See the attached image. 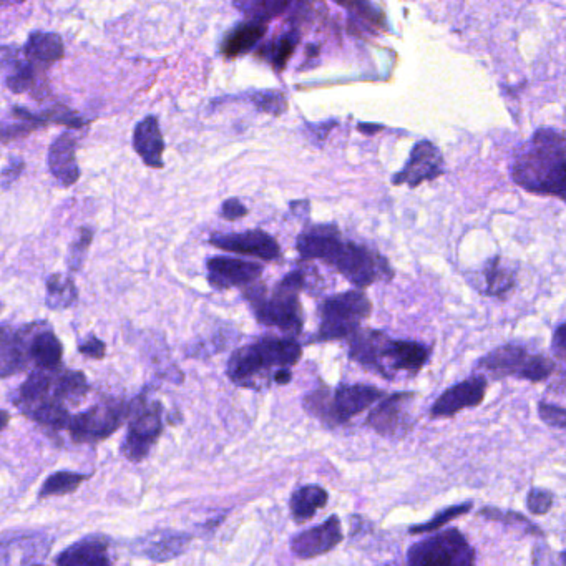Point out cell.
Listing matches in <instances>:
<instances>
[{
    "label": "cell",
    "mask_w": 566,
    "mask_h": 566,
    "mask_svg": "<svg viewBox=\"0 0 566 566\" xmlns=\"http://www.w3.org/2000/svg\"><path fill=\"white\" fill-rule=\"evenodd\" d=\"M10 50L4 49V69L7 72L5 85L15 93L27 92L34 85V64L27 57H20L17 50L9 54Z\"/></svg>",
    "instance_id": "4dcf8cb0"
},
{
    "label": "cell",
    "mask_w": 566,
    "mask_h": 566,
    "mask_svg": "<svg viewBox=\"0 0 566 566\" xmlns=\"http://www.w3.org/2000/svg\"><path fill=\"white\" fill-rule=\"evenodd\" d=\"M64 347L52 331H40L29 339L30 361L45 371H55L62 364Z\"/></svg>",
    "instance_id": "484cf974"
},
{
    "label": "cell",
    "mask_w": 566,
    "mask_h": 566,
    "mask_svg": "<svg viewBox=\"0 0 566 566\" xmlns=\"http://www.w3.org/2000/svg\"><path fill=\"white\" fill-rule=\"evenodd\" d=\"M484 293L490 298L505 299L515 288V273L500 256L488 259L484 266Z\"/></svg>",
    "instance_id": "f546056e"
},
{
    "label": "cell",
    "mask_w": 566,
    "mask_h": 566,
    "mask_svg": "<svg viewBox=\"0 0 566 566\" xmlns=\"http://www.w3.org/2000/svg\"><path fill=\"white\" fill-rule=\"evenodd\" d=\"M560 560H562V563H565L566 565V552L562 553V558H560Z\"/></svg>",
    "instance_id": "f5cc1de1"
},
{
    "label": "cell",
    "mask_w": 566,
    "mask_h": 566,
    "mask_svg": "<svg viewBox=\"0 0 566 566\" xmlns=\"http://www.w3.org/2000/svg\"><path fill=\"white\" fill-rule=\"evenodd\" d=\"M407 563L412 566H472L475 565V550L464 533L449 528L412 545Z\"/></svg>",
    "instance_id": "8992f818"
},
{
    "label": "cell",
    "mask_w": 566,
    "mask_h": 566,
    "mask_svg": "<svg viewBox=\"0 0 566 566\" xmlns=\"http://www.w3.org/2000/svg\"><path fill=\"white\" fill-rule=\"evenodd\" d=\"M79 298V291L69 276L55 273L47 279V306L55 311L74 306Z\"/></svg>",
    "instance_id": "1f68e13d"
},
{
    "label": "cell",
    "mask_w": 566,
    "mask_h": 566,
    "mask_svg": "<svg viewBox=\"0 0 566 566\" xmlns=\"http://www.w3.org/2000/svg\"><path fill=\"white\" fill-rule=\"evenodd\" d=\"M342 243L341 233L334 225L313 226L299 235L296 248L303 259H323L329 263Z\"/></svg>",
    "instance_id": "d6986e66"
},
{
    "label": "cell",
    "mask_w": 566,
    "mask_h": 566,
    "mask_svg": "<svg viewBox=\"0 0 566 566\" xmlns=\"http://www.w3.org/2000/svg\"><path fill=\"white\" fill-rule=\"evenodd\" d=\"M133 147L142 158L143 163L152 168H162L163 143L162 130L155 117H147L138 123L133 135Z\"/></svg>",
    "instance_id": "cb8c5ba5"
},
{
    "label": "cell",
    "mask_w": 566,
    "mask_h": 566,
    "mask_svg": "<svg viewBox=\"0 0 566 566\" xmlns=\"http://www.w3.org/2000/svg\"><path fill=\"white\" fill-rule=\"evenodd\" d=\"M327 500H329V495L319 485H306V487L298 488L291 495V502H289L294 522H308L318 513V510L326 507Z\"/></svg>",
    "instance_id": "83f0119b"
},
{
    "label": "cell",
    "mask_w": 566,
    "mask_h": 566,
    "mask_svg": "<svg viewBox=\"0 0 566 566\" xmlns=\"http://www.w3.org/2000/svg\"><path fill=\"white\" fill-rule=\"evenodd\" d=\"M208 281L215 289L251 286L263 274V266L251 261L216 256L208 259Z\"/></svg>",
    "instance_id": "e0dca14e"
},
{
    "label": "cell",
    "mask_w": 566,
    "mask_h": 566,
    "mask_svg": "<svg viewBox=\"0 0 566 566\" xmlns=\"http://www.w3.org/2000/svg\"><path fill=\"white\" fill-rule=\"evenodd\" d=\"M440 175H444V157L434 143L424 140L412 148L409 162L404 166V170L394 176L392 183L417 188L425 181L435 180Z\"/></svg>",
    "instance_id": "7c38bea8"
},
{
    "label": "cell",
    "mask_w": 566,
    "mask_h": 566,
    "mask_svg": "<svg viewBox=\"0 0 566 566\" xmlns=\"http://www.w3.org/2000/svg\"><path fill=\"white\" fill-rule=\"evenodd\" d=\"M271 367H278V359L269 346L268 339L264 337L256 344L240 347L233 352L228 362V377L236 386L258 389L259 377L268 372Z\"/></svg>",
    "instance_id": "9c48e42d"
},
{
    "label": "cell",
    "mask_w": 566,
    "mask_h": 566,
    "mask_svg": "<svg viewBox=\"0 0 566 566\" xmlns=\"http://www.w3.org/2000/svg\"><path fill=\"white\" fill-rule=\"evenodd\" d=\"M130 412L132 405L125 402L115 399L100 402L72 417L69 425L70 435L79 444H95L117 432L130 417Z\"/></svg>",
    "instance_id": "52a82bcc"
},
{
    "label": "cell",
    "mask_w": 566,
    "mask_h": 566,
    "mask_svg": "<svg viewBox=\"0 0 566 566\" xmlns=\"http://www.w3.org/2000/svg\"><path fill=\"white\" fill-rule=\"evenodd\" d=\"M79 351L83 356L92 357V359H103L105 352H107V346L98 337L88 336L85 341L80 342Z\"/></svg>",
    "instance_id": "ee69618b"
},
{
    "label": "cell",
    "mask_w": 566,
    "mask_h": 566,
    "mask_svg": "<svg viewBox=\"0 0 566 566\" xmlns=\"http://www.w3.org/2000/svg\"><path fill=\"white\" fill-rule=\"evenodd\" d=\"M480 517L493 520V522L505 523V525H512V527H522L527 533L543 537V532L535 523L530 522L527 517H523L518 512H507V510H500V508H482L480 510Z\"/></svg>",
    "instance_id": "8d00e7d4"
},
{
    "label": "cell",
    "mask_w": 566,
    "mask_h": 566,
    "mask_svg": "<svg viewBox=\"0 0 566 566\" xmlns=\"http://www.w3.org/2000/svg\"><path fill=\"white\" fill-rule=\"evenodd\" d=\"M93 233L88 228H82L79 233V238L74 241L72 248H70L69 256H67V263L72 271H80L83 266V259L87 254L88 246L92 243Z\"/></svg>",
    "instance_id": "ab89813d"
},
{
    "label": "cell",
    "mask_w": 566,
    "mask_h": 566,
    "mask_svg": "<svg viewBox=\"0 0 566 566\" xmlns=\"http://www.w3.org/2000/svg\"><path fill=\"white\" fill-rule=\"evenodd\" d=\"M64 44L57 34L34 32L25 44V57L34 65L49 67L64 57Z\"/></svg>",
    "instance_id": "4316f807"
},
{
    "label": "cell",
    "mask_w": 566,
    "mask_h": 566,
    "mask_svg": "<svg viewBox=\"0 0 566 566\" xmlns=\"http://www.w3.org/2000/svg\"><path fill=\"white\" fill-rule=\"evenodd\" d=\"M268 30V20L251 19L238 25L226 35L221 45V52L228 59H235L238 55L246 54L263 39Z\"/></svg>",
    "instance_id": "d4e9b609"
},
{
    "label": "cell",
    "mask_w": 566,
    "mask_h": 566,
    "mask_svg": "<svg viewBox=\"0 0 566 566\" xmlns=\"http://www.w3.org/2000/svg\"><path fill=\"white\" fill-rule=\"evenodd\" d=\"M52 389H54V377L50 376L49 371L45 369H37L19 387L17 396H15V404L27 414L30 409H34L35 405L49 399V392Z\"/></svg>",
    "instance_id": "f1b7e54d"
},
{
    "label": "cell",
    "mask_w": 566,
    "mask_h": 566,
    "mask_svg": "<svg viewBox=\"0 0 566 566\" xmlns=\"http://www.w3.org/2000/svg\"><path fill=\"white\" fill-rule=\"evenodd\" d=\"M512 178L523 190L566 201V137L543 128L515 155Z\"/></svg>",
    "instance_id": "6da1fadb"
},
{
    "label": "cell",
    "mask_w": 566,
    "mask_h": 566,
    "mask_svg": "<svg viewBox=\"0 0 566 566\" xmlns=\"http://www.w3.org/2000/svg\"><path fill=\"white\" fill-rule=\"evenodd\" d=\"M251 100L258 107V110L269 113V115H281V113L286 112V107H288L283 93L274 92V90L254 93Z\"/></svg>",
    "instance_id": "f35d334b"
},
{
    "label": "cell",
    "mask_w": 566,
    "mask_h": 566,
    "mask_svg": "<svg viewBox=\"0 0 566 566\" xmlns=\"http://www.w3.org/2000/svg\"><path fill=\"white\" fill-rule=\"evenodd\" d=\"M90 479V475L75 474V472H57L50 475L40 488L39 498L62 497L67 493H72Z\"/></svg>",
    "instance_id": "e575fe53"
},
{
    "label": "cell",
    "mask_w": 566,
    "mask_h": 566,
    "mask_svg": "<svg viewBox=\"0 0 566 566\" xmlns=\"http://www.w3.org/2000/svg\"><path fill=\"white\" fill-rule=\"evenodd\" d=\"M538 415L550 427L566 430V409H563L560 405L540 402L538 404Z\"/></svg>",
    "instance_id": "b9f144b4"
},
{
    "label": "cell",
    "mask_w": 566,
    "mask_h": 566,
    "mask_svg": "<svg viewBox=\"0 0 566 566\" xmlns=\"http://www.w3.org/2000/svg\"><path fill=\"white\" fill-rule=\"evenodd\" d=\"M414 399V392H397L382 397L381 404L367 415V427H371L382 437H399L407 434L414 425L410 415V404Z\"/></svg>",
    "instance_id": "30bf717a"
},
{
    "label": "cell",
    "mask_w": 566,
    "mask_h": 566,
    "mask_svg": "<svg viewBox=\"0 0 566 566\" xmlns=\"http://www.w3.org/2000/svg\"><path fill=\"white\" fill-rule=\"evenodd\" d=\"M50 173L62 186H72L80 178L79 165L75 158V138L70 132L60 135L49 152Z\"/></svg>",
    "instance_id": "ffe728a7"
},
{
    "label": "cell",
    "mask_w": 566,
    "mask_h": 566,
    "mask_svg": "<svg viewBox=\"0 0 566 566\" xmlns=\"http://www.w3.org/2000/svg\"><path fill=\"white\" fill-rule=\"evenodd\" d=\"M308 286V271L296 269L286 276L274 288L273 293H266L264 286H251L246 289V299L253 306L254 316L264 326H274L299 334L303 331V308L299 303V293Z\"/></svg>",
    "instance_id": "7a4b0ae2"
},
{
    "label": "cell",
    "mask_w": 566,
    "mask_h": 566,
    "mask_svg": "<svg viewBox=\"0 0 566 566\" xmlns=\"http://www.w3.org/2000/svg\"><path fill=\"white\" fill-rule=\"evenodd\" d=\"M342 538L344 533L341 520L332 515L318 527L309 528L296 535L291 540V552L301 560H311L334 550L342 542Z\"/></svg>",
    "instance_id": "5bb4252c"
},
{
    "label": "cell",
    "mask_w": 566,
    "mask_h": 566,
    "mask_svg": "<svg viewBox=\"0 0 566 566\" xmlns=\"http://www.w3.org/2000/svg\"><path fill=\"white\" fill-rule=\"evenodd\" d=\"M337 2L346 5L347 9L354 10L356 14L366 17V19L372 20V22L381 20V14L369 4V0H337Z\"/></svg>",
    "instance_id": "7bdbcfd3"
},
{
    "label": "cell",
    "mask_w": 566,
    "mask_h": 566,
    "mask_svg": "<svg viewBox=\"0 0 566 566\" xmlns=\"http://www.w3.org/2000/svg\"><path fill=\"white\" fill-rule=\"evenodd\" d=\"M472 508H474V503L472 502L459 503V505H454V507L444 508V510H440L429 522L410 527L409 533L410 535H419V533L437 532L439 528L445 527L447 523L452 522L455 518L467 515Z\"/></svg>",
    "instance_id": "d590c367"
},
{
    "label": "cell",
    "mask_w": 566,
    "mask_h": 566,
    "mask_svg": "<svg viewBox=\"0 0 566 566\" xmlns=\"http://www.w3.org/2000/svg\"><path fill=\"white\" fill-rule=\"evenodd\" d=\"M236 9L241 10L243 14H248L253 19H263L264 0H233Z\"/></svg>",
    "instance_id": "7dc6e473"
},
{
    "label": "cell",
    "mask_w": 566,
    "mask_h": 566,
    "mask_svg": "<svg viewBox=\"0 0 566 566\" xmlns=\"http://www.w3.org/2000/svg\"><path fill=\"white\" fill-rule=\"evenodd\" d=\"M88 382L83 372L67 371L54 379V397L60 402L79 404L87 397Z\"/></svg>",
    "instance_id": "d6a6232c"
},
{
    "label": "cell",
    "mask_w": 566,
    "mask_h": 566,
    "mask_svg": "<svg viewBox=\"0 0 566 566\" xmlns=\"http://www.w3.org/2000/svg\"><path fill=\"white\" fill-rule=\"evenodd\" d=\"M299 34L296 30H291L288 34H284L281 39L276 40L273 45H271V50H269V60L271 64L274 65V69L283 70L288 64V60L291 59V55L294 54V50L298 47Z\"/></svg>",
    "instance_id": "74e56055"
},
{
    "label": "cell",
    "mask_w": 566,
    "mask_h": 566,
    "mask_svg": "<svg viewBox=\"0 0 566 566\" xmlns=\"http://www.w3.org/2000/svg\"><path fill=\"white\" fill-rule=\"evenodd\" d=\"M289 2L291 0H264L263 15L261 17H263V20H268L271 17L283 14Z\"/></svg>",
    "instance_id": "c3c4849f"
},
{
    "label": "cell",
    "mask_w": 566,
    "mask_h": 566,
    "mask_svg": "<svg viewBox=\"0 0 566 566\" xmlns=\"http://www.w3.org/2000/svg\"><path fill=\"white\" fill-rule=\"evenodd\" d=\"M430 347L419 341H392L387 339L386 346L382 349V372L384 379L392 381L397 372H419L429 362Z\"/></svg>",
    "instance_id": "4fadbf2b"
},
{
    "label": "cell",
    "mask_w": 566,
    "mask_h": 566,
    "mask_svg": "<svg viewBox=\"0 0 566 566\" xmlns=\"http://www.w3.org/2000/svg\"><path fill=\"white\" fill-rule=\"evenodd\" d=\"M57 565L65 566H107L112 563L108 558V540L103 537H87L74 543L55 558Z\"/></svg>",
    "instance_id": "7402d4cb"
},
{
    "label": "cell",
    "mask_w": 566,
    "mask_h": 566,
    "mask_svg": "<svg viewBox=\"0 0 566 566\" xmlns=\"http://www.w3.org/2000/svg\"><path fill=\"white\" fill-rule=\"evenodd\" d=\"M248 215V208L241 203L240 200L236 198H231V200H226L221 206V216L228 221L240 220L244 216Z\"/></svg>",
    "instance_id": "f6af8a7d"
},
{
    "label": "cell",
    "mask_w": 566,
    "mask_h": 566,
    "mask_svg": "<svg viewBox=\"0 0 566 566\" xmlns=\"http://www.w3.org/2000/svg\"><path fill=\"white\" fill-rule=\"evenodd\" d=\"M553 356L566 364V321L555 329L552 339Z\"/></svg>",
    "instance_id": "bcb514c9"
},
{
    "label": "cell",
    "mask_w": 566,
    "mask_h": 566,
    "mask_svg": "<svg viewBox=\"0 0 566 566\" xmlns=\"http://www.w3.org/2000/svg\"><path fill=\"white\" fill-rule=\"evenodd\" d=\"M371 313V299L361 289L334 294L321 304L319 341H341L354 336Z\"/></svg>",
    "instance_id": "277c9868"
},
{
    "label": "cell",
    "mask_w": 566,
    "mask_h": 566,
    "mask_svg": "<svg viewBox=\"0 0 566 566\" xmlns=\"http://www.w3.org/2000/svg\"><path fill=\"white\" fill-rule=\"evenodd\" d=\"M384 392L367 384H342L332 394V425L349 422L352 417L381 401Z\"/></svg>",
    "instance_id": "2e32d148"
},
{
    "label": "cell",
    "mask_w": 566,
    "mask_h": 566,
    "mask_svg": "<svg viewBox=\"0 0 566 566\" xmlns=\"http://www.w3.org/2000/svg\"><path fill=\"white\" fill-rule=\"evenodd\" d=\"M191 535L175 530H155L145 537L138 538L132 545V552L138 557H145L152 562H168L181 557L188 550Z\"/></svg>",
    "instance_id": "ac0fdd59"
},
{
    "label": "cell",
    "mask_w": 566,
    "mask_h": 566,
    "mask_svg": "<svg viewBox=\"0 0 566 566\" xmlns=\"http://www.w3.org/2000/svg\"><path fill=\"white\" fill-rule=\"evenodd\" d=\"M4 4H22L24 0H2Z\"/></svg>",
    "instance_id": "816d5d0a"
},
{
    "label": "cell",
    "mask_w": 566,
    "mask_h": 566,
    "mask_svg": "<svg viewBox=\"0 0 566 566\" xmlns=\"http://www.w3.org/2000/svg\"><path fill=\"white\" fill-rule=\"evenodd\" d=\"M553 507V495L543 488H532L528 492L527 508L533 515H547Z\"/></svg>",
    "instance_id": "60d3db41"
},
{
    "label": "cell",
    "mask_w": 566,
    "mask_h": 566,
    "mask_svg": "<svg viewBox=\"0 0 566 566\" xmlns=\"http://www.w3.org/2000/svg\"><path fill=\"white\" fill-rule=\"evenodd\" d=\"M389 337L381 331L366 329L359 331L351 336V346H349V357L352 361L361 364L364 369L374 371L381 376L382 372V349Z\"/></svg>",
    "instance_id": "44dd1931"
},
{
    "label": "cell",
    "mask_w": 566,
    "mask_h": 566,
    "mask_svg": "<svg viewBox=\"0 0 566 566\" xmlns=\"http://www.w3.org/2000/svg\"><path fill=\"white\" fill-rule=\"evenodd\" d=\"M22 168H24V163L20 162V160L10 163L9 168L4 171V180H2V183H4V188H7V186H9L10 183H12V181H14L17 176H19Z\"/></svg>",
    "instance_id": "681fc988"
},
{
    "label": "cell",
    "mask_w": 566,
    "mask_h": 566,
    "mask_svg": "<svg viewBox=\"0 0 566 566\" xmlns=\"http://www.w3.org/2000/svg\"><path fill=\"white\" fill-rule=\"evenodd\" d=\"M291 379H293V374H291L289 369H278V371L274 372L273 381L279 384V386H286V384L291 382Z\"/></svg>",
    "instance_id": "f907efd6"
},
{
    "label": "cell",
    "mask_w": 566,
    "mask_h": 566,
    "mask_svg": "<svg viewBox=\"0 0 566 566\" xmlns=\"http://www.w3.org/2000/svg\"><path fill=\"white\" fill-rule=\"evenodd\" d=\"M487 389V377L482 376V374L467 377V379L455 384L437 397V401L430 407V417L432 419H450L462 410L474 409L484 402Z\"/></svg>",
    "instance_id": "8fae6325"
},
{
    "label": "cell",
    "mask_w": 566,
    "mask_h": 566,
    "mask_svg": "<svg viewBox=\"0 0 566 566\" xmlns=\"http://www.w3.org/2000/svg\"><path fill=\"white\" fill-rule=\"evenodd\" d=\"M30 334V327H24L17 332H10L7 327L2 329V352H0V367H2V377L7 379L9 376L19 374L27 367L29 361V342L27 336Z\"/></svg>",
    "instance_id": "603a6c76"
},
{
    "label": "cell",
    "mask_w": 566,
    "mask_h": 566,
    "mask_svg": "<svg viewBox=\"0 0 566 566\" xmlns=\"http://www.w3.org/2000/svg\"><path fill=\"white\" fill-rule=\"evenodd\" d=\"M29 417L37 422V424L49 427L52 430L67 429L70 425V415L64 407V402L59 399H45L39 405H35L34 409L27 412Z\"/></svg>",
    "instance_id": "836d02e7"
},
{
    "label": "cell",
    "mask_w": 566,
    "mask_h": 566,
    "mask_svg": "<svg viewBox=\"0 0 566 566\" xmlns=\"http://www.w3.org/2000/svg\"><path fill=\"white\" fill-rule=\"evenodd\" d=\"M216 248L230 253L248 254L263 261H274L281 256V248L273 236L261 230L243 231V233H218L210 238Z\"/></svg>",
    "instance_id": "9a60e30c"
},
{
    "label": "cell",
    "mask_w": 566,
    "mask_h": 566,
    "mask_svg": "<svg viewBox=\"0 0 566 566\" xmlns=\"http://www.w3.org/2000/svg\"><path fill=\"white\" fill-rule=\"evenodd\" d=\"M130 415L133 417L127 437L123 440L122 454L132 462H140L150 454V449L162 434V405L158 402L148 404L138 399L132 404Z\"/></svg>",
    "instance_id": "ba28073f"
},
{
    "label": "cell",
    "mask_w": 566,
    "mask_h": 566,
    "mask_svg": "<svg viewBox=\"0 0 566 566\" xmlns=\"http://www.w3.org/2000/svg\"><path fill=\"white\" fill-rule=\"evenodd\" d=\"M477 369L498 381L515 377L520 381L543 382L552 376L555 362L542 354H532L527 347L505 344L482 357Z\"/></svg>",
    "instance_id": "3957f363"
},
{
    "label": "cell",
    "mask_w": 566,
    "mask_h": 566,
    "mask_svg": "<svg viewBox=\"0 0 566 566\" xmlns=\"http://www.w3.org/2000/svg\"><path fill=\"white\" fill-rule=\"evenodd\" d=\"M327 264H331L352 286L359 289L394 278L391 264L382 254L352 241L342 240Z\"/></svg>",
    "instance_id": "5b68a950"
}]
</instances>
